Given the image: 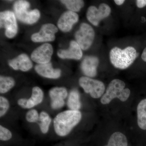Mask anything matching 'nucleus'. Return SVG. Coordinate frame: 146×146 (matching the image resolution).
<instances>
[{
  "mask_svg": "<svg viewBox=\"0 0 146 146\" xmlns=\"http://www.w3.org/2000/svg\"><path fill=\"white\" fill-rule=\"evenodd\" d=\"M115 3L118 5H121L124 3V0H115L114 1Z\"/></svg>",
  "mask_w": 146,
  "mask_h": 146,
  "instance_id": "29",
  "label": "nucleus"
},
{
  "mask_svg": "<svg viewBox=\"0 0 146 146\" xmlns=\"http://www.w3.org/2000/svg\"><path fill=\"white\" fill-rule=\"evenodd\" d=\"M127 139L125 135L120 132L113 133L110 138L107 145L104 146H127Z\"/></svg>",
  "mask_w": 146,
  "mask_h": 146,
  "instance_id": "20",
  "label": "nucleus"
},
{
  "mask_svg": "<svg viewBox=\"0 0 146 146\" xmlns=\"http://www.w3.org/2000/svg\"><path fill=\"white\" fill-rule=\"evenodd\" d=\"M95 35V31L93 28L88 24L83 23L80 25L79 29L76 32L75 36L76 42L82 50H85L91 46Z\"/></svg>",
  "mask_w": 146,
  "mask_h": 146,
  "instance_id": "6",
  "label": "nucleus"
},
{
  "mask_svg": "<svg viewBox=\"0 0 146 146\" xmlns=\"http://www.w3.org/2000/svg\"><path fill=\"white\" fill-rule=\"evenodd\" d=\"M35 69L39 75L46 78L56 79L61 76V70L53 68L51 63L38 64L35 66Z\"/></svg>",
  "mask_w": 146,
  "mask_h": 146,
  "instance_id": "16",
  "label": "nucleus"
},
{
  "mask_svg": "<svg viewBox=\"0 0 146 146\" xmlns=\"http://www.w3.org/2000/svg\"><path fill=\"white\" fill-rule=\"evenodd\" d=\"M10 104L5 97L1 96L0 97V117H4L9 110Z\"/></svg>",
  "mask_w": 146,
  "mask_h": 146,
  "instance_id": "25",
  "label": "nucleus"
},
{
  "mask_svg": "<svg viewBox=\"0 0 146 146\" xmlns=\"http://www.w3.org/2000/svg\"><path fill=\"white\" fill-rule=\"evenodd\" d=\"M60 2L69 10L74 12L79 11L84 5V1L81 0H63Z\"/></svg>",
  "mask_w": 146,
  "mask_h": 146,
  "instance_id": "23",
  "label": "nucleus"
},
{
  "mask_svg": "<svg viewBox=\"0 0 146 146\" xmlns=\"http://www.w3.org/2000/svg\"><path fill=\"white\" fill-rule=\"evenodd\" d=\"M8 64L13 70L23 72L29 70L33 65L31 60L25 54L19 55L16 58L9 60Z\"/></svg>",
  "mask_w": 146,
  "mask_h": 146,
  "instance_id": "17",
  "label": "nucleus"
},
{
  "mask_svg": "<svg viewBox=\"0 0 146 146\" xmlns=\"http://www.w3.org/2000/svg\"><path fill=\"white\" fill-rule=\"evenodd\" d=\"M39 114L38 111L34 108L29 110L26 114L25 118L28 122L35 123L39 120Z\"/></svg>",
  "mask_w": 146,
  "mask_h": 146,
  "instance_id": "24",
  "label": "nucleus"
},
{
  "mask_svg": "<svg viewBox=\"0 0 146 146\" xmlns=\"http://www.w3.org/2000/svg\"><path fill=\"white\" fill-rule=\"evenodd\" d=\"M141 58H142V59H143L144 61L146 62V47L144 49L142 55H141Z\"/></svg>",
  "mask_w": 146,
  "mask_h": 146,
  "instance_id": "28",
  "label": "nucleus"
},
{
  "mask_svg": "<svg viewBox=\"0 0 146 146\" xmlns=\"http://www.w3.org/2000/svg\"><path fill=\"white\" fill-rule=\"evenodd\" d=\"M39 125L41 132L46 134L49 130L52 122V118L50 115L45 111H43L39 113Z\"/></svg>",
  "mask_w": 146,
  "mask_h": 146,
  "instance_id": "21",
  "label": "nucleus"
},
{
  "mask_svg": "<svg viewBox=\"0 0 146 146\" xmlns=\"http://www.w3.org/2000/svg\"><path fill=\"white\" fill-rule=\"evenodd\" d=\"M82 117L79 110H68L58 113L53 120L55 132L60 137L68 136L80 121Z\"/></svg>",
  "mask_w": 146,
  "mask_h": 146,
  "instance_id": "1",
  "label": "nucleus"
},
{
  "mask_svg": "<svg viewBox=\"0 0 146 146\" xmlns=\"http://www.w3.org/2000/svg\"><path fill=\"white\" fill-rule=\"evenodd\" d=\"M78 14L68 11L64 12L60 16L58 21V27L63 32H68L70 31L73 26L78 22Z\"/></svg>",
  "mask_w": 146,
  "mask_h": 146,
  "instance_id": "13",
  "label": "nucleus"
},
{
  "mask_svg": "<svg viewBox=\"0 0 146 146\" xmlns=\"http://www.w3.org/2000/svg\"><path fill=\"white\" fill-rule=\"evenodd\" d=\"M0 26L5 29V35L12 38L18 33V25L15 14L10 11H5L0 13Z\"/></svg>",
  "mask_w": 146,
  "mask_h": 146,
  "instance_id": "7",
  "label": "nucleus"
},
{
  "mask_svg": "<svg viewBox=\"0 0 146 146\" xmlns=\"http://www.w3.org/2000/svg\"><path fill=\"white\" fill-rule=\"evenodd\" d=\"M136 5L139 8H142L146 6V0H138L136 1Z\"/></svg>",
  "mask_w": 146,
  "mask_h": 146,
  "instance_id": "27",
  "label": "nucleus"
},
{
  "mask_svg": "<svg viewBox=\"0 0 146 146\" xmlns=\"http://www.w3.org/2000/svg\"><path fill=\"white\" fill-rule=\"evenodd\" d=\"M44 98L43 90L38 86H34L32 90L31 96L28 99L21 98L17 101V104L24 109H31L41 104Z\"/></svg>",
  "mask_w": 146,
  "mask_h": 146,
  "instance_id": "9",
  "label": "nucleus"
},
{
  "mask_svg": "<svg viewBox=\"0 0 146 146\" xmlns=\"http://www.w3.org/2000/svg\"><path fill=\"white\" fill-rule=\"evenodd\" d=\"M49 95L51 107L54 110L60 109L64 107L65 100L68 97L67 89L63 87H54L50 89Z\"/></svg>",
  "mask_w": 146,
  "mask_h": 146,
  "instance_id": "10",
  "label": "nucleus"
},
{
  "mask_svg": "<svg viewBox=\"0 0 146 146\" xmlns=\"http://www.w3.org/2000/svg\"><path fill=\"white\" fill-rule=\"evenodd\" d=\"M15 80L10 76H0V93L5 94L10 91L15 85Z\"/></svg>",
  "mask_w": 146,
  "mask_h": 146,
  "instance_id": "22",
  "label": "nucleus"
},
{
  "mask_svg": "<svg viewBox=\"0 0 146 146\" xmlns=\"http://www.w3.org/2000/svg\"><path fill=\"white\" fill-rule=\"evenodd\" d=\"M138 56L136 49L128 46L122 50L118 47L112 48L110 52V58L112 65L117 69L124 70L129 67Z\"/></svg>",
  "mask_w": 146,
  "mask_h": 146,
  "instance_id": "2",
  "label": "nucleus"
},
{
  "mask_svg": "<svg viewBox=\"0 0 146 146\" xmlns=\"http://www.w3.org/2000/svg\"><path fill=\"white\" fill-rule=\"evenodd\" d=\"M99 63V60L96 56H86L81 65V70L84 74L89 78L96 76Z\"/></svg>",
  "mask_w": 146,
  "mask_h": 146,
  "instance_id": "15",
  "label": "nucleus"
},
{
  "mask_svg": "<svg viewBox=\"0 0 146 146\" xmlns=\"http://www.w3.org/2000/svg\"><path fill=\"white\" fill-rule=\"evenodd\" d=\"M138 124L140 128L146 130V99L141 100L137 107Z\"/></svg>",
  "mask_w": 146,
  "mask_h": 146,
  "instance_id": "19",
  "label": "nucleus"
},
{
  "mask_svg": "<svg viewBox=\"0 0 146 146\" xmlns=\"http://www.w3.org/2000/svg\"><path fill=\"white\" fill-rule=\"evenodd\" d=\"M30 4L26 1H16L13 5L15 16L21 22L24 23L32 25L36 23L40 17L38 9L29 10Z\"/></svg>",
  "mask_w": 146,
  "mask_h": 146,
  "instance_id": "4",
  "label": "nucleus"
},
{
  "mask_svg": "<svg viewBox=\"0 0 146 146\" xmlns=\"http://www.w3.org/2000/svg\"><path fill=\"white\" fill-rule=\"evenodd\" d=\"M57 28L52 24L43 25L39 32L34 33L31 36V40L34 42H52L55 39Z\"/></svg>",
  "mask_w": 146,
  "mask_h": 146,
  "instance_id": "11",
  "label": "nucleus"
},
{
  "mask_svg": "<svg viewBox=\"0 0 146 146\" xmlns=\"http://www.w3.org/2000/svg\"><path fill=\"white\" fill-rule=\"evenodd\" d=\"M53 49L48 43H45L39 46L33 52L31 55L32 60L38 64L50 63L51 59Z\"/></svg>",
  "mask_w": 146,
  "mask_h": 146,
  "instance_id": "12",
  "label": "nucleus"
},
{
  "mask_svg": "<svg viewBox=\"0 0 146 146\" xmlns=\"http://www.w3.org/2000/svg\"><path fill=\"white\" fill-rule=\"evenodd\" d=\"M111 9L105 3H102L97 8L94 6L89 7L86 13L88 21L95 26H98L100 22L110 15Z\"/></svg>",
  "mask_w": 146,
  "mask_h": 146,
  "instance_id": "8",
  "label": "nucleus"
},
{
  "mask_svg": "<svg viewBox=\"0 0 146 146\" xmlns=\"http://www.w3.org/2000/svg\"><path fill=\"white\" fill-rule=\"evenodd\" d=\"M67 104L69 110H79L81 108L80 95L77 89L71 90L68 95Z\"/></svg>",
  "mask_w": 146,
  "mask_h": 146,
  "instance_id": "18",
  "label": "nucleus"
},
{
  "mask_svg": "<svg viewBox=\"0 0 146 146\" xmlns=\"http://www.w3.org/2000/svg\"><path fill=\"white\" fill-rule=\"evenodd\" d=\"M12 137V133L9 129L3 126L0 125V140L2 141H9Z\"/></svg>",
  "mask_w": 146,
  "mask_h": 146,
  "instance_id": "26",
  "label": "nucleus"
},
{
  "mask_svg": "<svg viewBox=\"0 0 146 146\" xmlns=\"http://www.w3.org/2000/svg\"><path fill=\"white\" fill-rule=\"evenodd\" d=\"M125 84L122 80L114 79L110 83L108 87L101 99L102 104H109L112 100L117 98L122 102H125L129 98L130 91L128 88L125 89Z\"/></svg>",
  "mask_w": 146,
  "mask_h": 146,
  "instance_id": "3",
  "label": "nucleus"
},
{
  "mask_svg": "<svg viewBox=\"0 0 146 146\" xmlns=\"http://www.w3.org/2000/svg\"><path fill=\"white\" fill-rule=\"evenodd\" d=\"M57 55L62 59H73L80 60L82 56V49L76 41H71L70 47L67 50H60L58 51Z\"/></svg>",
  "mask_w": 146,
  "mask_h": 146,
  "instance_id": "14",
  "label": "nucleus"
},
{
  "mask_svg": "<svg viewBox=\"0 0 146 146\" xmlns=\"http://www.w3.org/2000/svg\"><path fill=\"white\" fill-rule=\"evenodd\" d=\"M80 86L86 94L92 98H99L104 94L105 86L103 82L86 76H82L79 80Z\"/></svg>",
  "mask_w": 146,
  "mask_h": 146,
  "instance_id": "5",
  "label": "nucleus"
}]
</instances>
